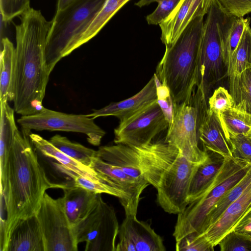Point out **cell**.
Wrapping results in <instances>:
<instances>
[{
	"instance_id": "cell-1",
	"label": "cell",
	"mask_w": 251,
	"mask_h": 251,
	"mask_svg": "<svg viewBox=\"0 0 251 251\" xmlns=\"http://www.w3.org/2000/svg\"><path fill=\"white\" fill-rule=\"evenodd\" d=\"M0 184L6 218L0 219V251H6L13 229L21 220L36 214L46 191L62 189L66 184L49 179L29 136L18 130L0 172Z\"/></svg>"
},
{
	"instance_id": "cell-2",
	"label": "cell",
	"mask_w": 251,
	"mask_h": 251,
	"mask_svg": "<svg viewBox=\"0 0 251 251\" xmlns=\"http://www.w3.org/2000/svg\"><path fill=\"white\" fill-rule=\"evenodd\" d=\"M15 27L14 109L22 116L36 114L43 108L50 74L46 58L47 36L51 21L30 7L20 16Z\"/></svg>"
},
{
	"instance_id": "cell-3",
	"label": "cell",
	"mask_w": 251,
	"mask_h": 251,
	"mask_svg": "<svg viewBox=\"0 0 251 251\" xmlns=\"http://www.w3.org/2000/svg\"><path fill=\"white\" fill-rule=\"evenodd\" d=\"M136 151L145 179L157 190V201L164 211L178 214L188 205L192 178L201 164L193 163L165 141L131 147Z\"/></svg>"
},
{
	"instance_id": "cell-4",
	"label": "cell",
	"mask_w": 251,
	"mask_h": 251,
	"mask_svg": "<svg viewBox=\"0 0 251 251\" xmlns=\"http://www.w3.org/2000/svg\"><path fill=\"white\" fill-rule=\"evenodd\" d=\"M204 16L195 19L177 40L166 47L155 74L159 83L167 87L173 103L190 102L197 87L199 48Z\"/></svg>"
},
{
	"instance_id": "cell-5",
	"label": "cell",
	"mask_w": 251,
	"mask_h": 251,
	"mask_svg": "<svg viewBox=\"0 0 251 251\" xmlns=\"http://www.w3.org/2000/svg\"><path fill=\"white\" fill-rule=\"evenodd\" d=\"M204 21L199 48V67L196 94L204 101L212 87L227 76L223 47L236 17L228 14L218 0H214Z\"/></svg>"
},
{
	"instance_id": "cell-6",
	"label": "cell",
	"mask_w": 251,
	"mask_h": 251,
	"mask_svg": "<svg viewBox=\"0 0 251 251\" xmlns=\"http://www.w3.org/2000/svg\"><path fill=\"white\" fill-rule=\"evenodd\" d=\"M105 0H76L56 12L47 36L46 58L50 75L56 64L79 48L83 33Z\"/></svg>"
},
{
	"instance_id": "cell-7",
	"label": "cell",
	"mask_w": 251,
	"mask_h": 251,
	"mask_svg": "<svg viewBox=\"0 0 251 251\" xmlns=\"http://www.w3.org/2000/svg\"><path fill=\"white\" fill-rule=\"evenodd\" d=\"M251 166V163L234 157L226 159L205 192L177 214L173 233L176 241L192 232L200 234L215 204L245 176Z\"/></svg>"
},
{
	"instance_id": "cell-8",
	"label": "cell",
	"mask_w": 251,
	"mask_h": 251,
	"mask_svg": "<svg viewBox=\"0 0 251 251\" xmlns=\"http://www.w3.org/2000/svg\"><path fill=\"white\" fill-rule=\"evenodd\" d=\"M200 101L194 96L190 102L173 103L171 118L165 141L176 147L190 161L201 164L207 158L208 151L198 146Z\"/></svg>"
},
{
	"instance_id": "cell-9",
	"label": "cell",
	"mask_w": 251,
	"mask_h": 251,
	"mask_svg": "<svg viewBox=\"0 0 251 251\" xmlns=\"http://www.w3.org/2000/svg\"><path fill=\"white\" fill-rule=\"evenodd\" d=\"M72 228L77 243H85V251H116L120 225L114 208L101 194L89 213Z\"/></svg>"
},
{
	"instance_id": "cell-10",
	"label": "cell",
	"mask_w": 251,
	"mask_h": 251,
	"mask_svg": "<svg viewBox=\"0 0 251 251\" xmlns=\"http://www.w3.org/2000/svg\"><path fill=\"white\" fill-rule=\"evenodd\" d=\"M17 122L28 136L32 130L78 132L85 134L88 142L95 146L100 145L106 134L88 114H67L44 107L36 114L22 116Z\"/></svg>"
},
{
	"instance_id": "cell-11",
	"label": "cell",
	"mask_w": 251,
	"mask_h": 251,
	"mask_svg": "<svg viewBox=\"0 0 251 251\" xmlns=\"http://www.w3.org/2000/svg\"><path fill=\"white\" fill-rule=\"evenodd\" d=\"M36 215L44 238L45 251L78 250L62 197L55 199L46 192Z\"/></svg>"
},
{
	"instance_id": "cell-12",
	"label": "cell",
	"mask_w": 251,
	"mask_h": 251,
	"mask_svg": "<svg viewBox=\"0 0 251 251\" xmlns=\"http://www.w3.org/2000/svg\"><path fill=\"white\" fill-rule=\"evenodd\" d=\"M170 119L158 100L114 129L115 144L130 147L148 144L169 126Z\"/></svg>"
},
{
	"instance_id": "cell-13",
	"label": "cell",
	"mask_w": 251,
	"mask_h": 251,
	"mask_svg": "<svg viewBox=\"0 0 251 251\" xmlns=\"http://www.w3.org/2000/svg\"><path fill=\"white\" fill-rule=\"evenodd\" d=\"M116 251H165L162 237L147 221L126 216L120 226Z\"/></svg>"
},
{
	"instance_id": "cell-14",
	"label": "cell",
	"mask_w": 251,
	"mask_h": 251,
	"mask_svg": "<svg viewBox=\"0 0 251 251\" xmlns=\"http://www.w3.org/2000/svg\"><path fill=\"white\" fill-rule=\"evenodd\" d=\"M90 167L108 185L121 192L126 200L124 209L126 216L136 217L141 195L148 186L126 174L118 167L111 164L97 155L92 160Z\"/></svg>"
},
{
	"instance_id": "cell-15",
	"label": "cell",
	"mask_w": 251,
	"mask_h": 251,
	"mask_svg": "<svg viewBox=\"0 0 251 251\" xmlns=\"http://www.w3.org/2000/svg\"><path fill=\"white\" fill-rule=\"evenodd\" d=\"M214 0H180L160 25V39L166 47L173 45L195 19L204 16Z\"/></svg>"
},
{
	"instance_id": "cell-16",
	"label": "cell",
	"mask_w": 251,
	"mask_h": 251,
	"mask_svg": "<svg viewBox=\"0 0 251 251\" xmlns=\"http://www.w3.org/2000/svg\"><path fill=\"white\" fill-rule=\"evenodd\" d=\"M157 100V79L154 74L137 94L123 100L112 102L88 115L94 119L100 117L114 116L120 123L127 120Z\"/></svg>"
},
{
	"instance_id": "cell-17",
	"label": "cell",
	"mask_w": 251,
	"mask_h": 251,
	"mask_svg": "<svg viewBox=\"0 0 251 251\" xmlns=\"http://www.w3.org/2000/svg\"><path fill=\"white\" fill-rule=\"evenodd\" d=\"M250 212L251 184L227 207L214 224L199 234L215 247L225 236L233 231L241 220Z\"/></svg>"
},
{
	"instance_id": "cell-18",
	"label": "cell",
	"mask_w": 251,
	"mask_h": 251,
	"mask_svg": "<svg viewBox=\"0 0 251 251\" xmlns=\"http://www.w3.org/2000/svg\"><path fill=\"white\" fill-rule=\"evenodd\" d=\"M200 109L198 135L204 150L217 153L225 159L233 157L219 117L207 108L206 104H201Z\"/></svg>"
},
{
	"instance_id": "cell-19",
	"label": "cell",
	"mask_w": 251,
	"mask_h": 251,
	"mask_svg": "<svg viewBox=\"0 0 251 251\" xmlns=\"http://www.w3.org/2000/svg\"><path fill=\"white\" fill-rule=\"evenodd\" d=\"M6 251H45L44 238L36 214L21 220L13 229Z\"/></svg>"
},
{
	"instance_id": "cell-20",
	"label": "cell",
	"mask_w": 251,
	"mask_h": 251,
	"mask_svg": "<svg viewBox=\"0 0 251 251\" xmlns=\"http://www.w3.org/2000/svg\"><path fill=\"white\" fill-rule=\"evenodd\" d=\"M98 156L103 160L122 169L130 177L142 184H150L143 176L138 154L131 147L117 144L101 146L99 148Z\"/></svg>"
},
{
	"instance_id": "cell-21",
	"label": "cell",
	"mask_w": 251,
	"mask_h": 251,
	"mask_svg": "<svg viewBox=\"0 0 251 251\" xmlns=\"http://www.w3.org/2000/svg\"><path fill=\"white\" fill-rule=\"evenodd\" d=\"M66 184L62 197L68 220L73 227L91 211L96 204L98 194L81 187Z\"/></svg>"
},
{
	"instance_id": "cell-22",
	"label": "cell",
	"mask_w": 251,
	"mask_h": 251,
	"mask_svg": "<svg viewBox=\"0 0 251 251\" xmlns=\"http://www.w3.org/2000/svg\"><path fill=\"white\" fill-rule=\"evenodd\" d=\"M28 136L35 149L44 156L57 160L62 167L87 179L105 183L93 168L68 156L55 147L49 140L36 133H31Z\"/></svg>"
},
{
	"instance_id": "cell-23",
	"label": "cell",
	"mask_w": 251,
	"mask_h": 251,
	"mask_svg": "<svg viewBox=\"0 0 251 251\" xmlns=\"http://www.w3.org/2000/svg\"><path fill=\"white\" fill-rule=\"evenodd\" d=\"M208 152L207 159L198 166L191 180L187 196L188 204L205 192L226 159L217 153L209 151Z\"/></svg>"
},
{
	"instance_id": "cell-24",
	"label": "cell",
	"mask_w": 251,
	"mask_h": 251,
	"mask_svg": "<svg viewBox=\"0 0 251 251\" xmlns=\"http://www.w3.org/2000/svg\"><path fill=\"white\" fill-rule=\"evenodd\" d=\"M0 101L13 100L15 47L6 37L1 39Z\"/></svg>"
},
{
	"instance_id": "cell-25",
	"label": "cell",
	"mask_w": 251,
	"mask_h": 251,
	"mask_svg": "<svg viewBox=\"0 0 251 251\" xmlns=\"http://www.w3.org/2000/svg\"><path fill=\"white\" fill-rule=\"evenodd\" d=\"M14 112V109L9 106L7 101H0V172L4 169L15 134L18 130L16 125Z\"/></svg>"
},
{
	"instance_id": "cell-26",
	"label": "cell",
	"mask_w": 251,
	"mask_h": 251,
	"mask_svg": "<svg viewBox=\"0 0 251 251\" xmlns=\"http://www.w3.org/2000/svg\"><path fill=\"white\" fill-rule=\"evenodd\" d=\"M228 77L233 106L251 114V67Z\"/></svg>"
},
{
	"instance_id": "cell-27",
	"label": "cell",
	"mask_w": 251,
	"mask_h": 251,
	"mask_svg": "<svg viewBox=\"0 0 251 251\" xmlns=\"http://www.w3.org/2000/svg\"><path fill=\"white\" fill-rule=\"evenodd\" d=\"M251 184V166L245 176L235 185L228 190L215 204L208 215L204 224L203 232L214 224L224 212L227 207L237 199Z\"/></svg>"
},
{
	"instance_id": "cell-28",
	"label": "cell",
	"mask_w": 251,
	"mask_h": 251,
	"mask_svg": "<svg viewBox=\"0 0 251 251\" xmlns=\"http://www.w3.org/2000/svg\"><path fill=\"white\" fill-rule=\"evenodd\" d=\"M130 0H105L102 7L83 33L79 46L94 37L111 18Z\"/></svg>"
},
{
	"instance_id": "cell-29",
	"label": "cell",
	"mask_w": 251,
	"mask_h": 251,
	"mask_svg": "<svg viewBox=\"0 0 251 251\" xmlns=\"http://www.w3.org/2000/svg\"><path fill=\"white\" fill-rule=\"evenodd\" d=\"M219 119L225 134L251 135V114L235 107L222 112Z\"/></svg>"
},
{
	"instance_id": "cell-30",
	"label": "cell",
	"mask_w": 251,
	"mask_h": 251,
	"mask_svg": "<svg viewBox=\"0 0 251 251\" xmlns=\"http://www.w3.org/2000/svg\"><path fill=\"white\" fill-rule=\"evenodd\" d=\"M49 141L68 156L89 167H90L93 159L97 155V151L72 142L59 134L51 137Z\"/></svg>"
},
{
	"instance_id": "cell-31",
	"label": "cell",
	"mask_w": 251,
	"mask_h": 251,
	"mask_svg": "<svg viewBox=\"0 0 251 251\" xmlns=\"http://www.w3.org/2000/svg\"><path fill=\"white\" fill-rule=\"evenodd\" d=\"M251 67V27L245 28L241 39L235 50L227 71V76L239 74Z\"/></svg>"
},
{
	"instance_id": "cell-32",
	"label": "cell",
	"mask_w": 251,
	"mask_h": 251,
	"mask_svg": "<svg viewBox=\"0 0 251 251\" xmlns=\"http://www.w3.org/2000/svg\"><path fill=\"white\" fill-rule=\"evenodd\" d=\"M59 167L63 172L70 176L73 179V183L81 187L96 194L105 193L118 198L119 201L125 209L126 206V200L124 195L112 186L102 182H95L82 177L76 173L62 167Z\"/></svg>"
},
{
	"instance_id": "cell-33",
	"label": "cell",
	"mask_w": 251,
	"mask_h": 251,
	"mask_svg": "<svg viewBox=\"0 0 251 251\" xmlns=\"http://www.w3.org/2000/svg\"><path fill=\"white\" fill-rule=\"evenodd\" d=\"M250 17L236 18L230 26L223 47V58L227 71L232 55L238 46L245 28L250 24Z\"/></svg>"
},
{
	"instance_id": "cell-34",
	"label": "cell",
	"mask_w": 251,
	"mask_h": 251,
	"mask_svg": "<svg viewBox=\"0 0 251 251\" xmlns=\"http://www.w3.org/2000/svg\"><path fill=\"white\" fill-rule=\"evenodd\" d=\"M226 138L233 157L251 163V135L228 133Z\"/></svg>"
},
{
	"instance_id": "cell-35",
	"label": "cell",
	"mask_w": 251,
	"mask_h": 251,
	"mask_svg": "<svg viewBox=\"0 0 251 251\" xmlns=\"http://www.w3.org/2000/svg\"><path fill=\"white\" fill-rule=\"evenodd\" d=\"M218 245L221 251H251V238L233 230L225 236Z\"/></svg>"
},
{
	"instance_id": "cell-36",
	"label": "cell",
	"mask_w": 251,
	"mask_h": 251,
	"mask_svg": "<svg viewBox=\"0 0 251 251\" xmlns=\"http://www.w3.org/2000/svg\"><path fill=\"white\" fill-rule=\"evenodd\" d=\"M176 250L177 251H213V247L198 233L192 232L176 241Z\"/></svg>"
},
{
	"instance_id": "cell-37",
	"label": "cell",
	"mask_w": 251,
	"mask_h": 251,
	"mask_svg": "<svg viewBox=\"0 0 251 251\" xmlns=\"http://www.w3.org/2000/svg\"><path fill=\"white\" fill-rule=\"evenodd\" d=\"M208 102L209 110L218 117L222 112L233 106L230 94L226 88L221 86L214 90Z\"/></svg>"
},
{
	"instance_id": "cell-38",
	"label": "cell",
	"mask_w": 251,
	"mask_h": 251,
	"mask_svg": "<svg viewBox=\"0 0 251 251\" xmlns=\"http://www.w3.org/2000/svg\"><path fill=\"white\" fill-rule=\"evenodd\" d=\"M30 0H0V17L9 22L29 9Z\"/></svg>"
},
{
	"instance_id": "cell-39",
	"label": "cell",
	"mask_w": 251,
	"mask_h": 251,
	"mask_svg": "<svg viewBox=\"0 0 251 251\" xmlns=\"http://www.w3.org/2000/svg\"><path fill=\"white\" fill-rule=\"evenodd\" d=\"M180 0H160L155 9L147 16L149 25H160L172 13Z\"/></svg>"
},
{
	"instance_id": "cell-40",
	"label": "cell",
	"mask_w": 251,
	"mask_h": 251,
	"mask_svg": "<svg viewBox=\"0 0 251 251\" xmlns=\"http://www.w3.org/2000/svg\"><path fill=\"white\" fill-rule=\"evenodd\" d=\"M229 15L240 18L251 13V0H218Z\"/></svg>"
},
{
	"instance_id": "cell-41",
	"label": "cell",
	"mask_w": 251,
	"mask_h": 251,
	"mask_svg": "<svg viewBox=\"0 0 251 251\" xmlns=\"http://www.w3.org/2000/svg\"><path fill=\"white\" fill-rule=\"evenodd\" d=\"M234 230L251 237V212L241 220Z\"/></svg>"
},
{
	"instance_id": "cell-42",
	"label": "cell",
	"mask_w": 251,
	"mask_h": 251,
	"mask_svg": "<svg viewBox=\"0 0 251 251\" xmlns=\"http://www.w3.org/2000/svg\"><path fill=\"white\" fill-rule=\"evenodd\" d=\"M76 0H57L56 11H61L73 3Z\"/></svg>"
},
{
	"instance_id": "cell-43",
	"label": "cell",
	"mask_w": 251,
	"mask_h": 251,
	"mask_svg": "<svg viewBox=\"0 0 251 251\" xmlns=\"http://www.w3.org/2000/svg\"><path fill=\"white\" fill-rule=\"evenodd\" d=\"M160 0H139L136 2L135 4L136 6L142 7L143 6L149 5L151 3L154 2H158Z\"/></svg>"
},
{
	"instance_id": "cell-44",
	"label": "cell",
	"mask_w": 251,
	"mask_h": 251,
	"mask_svg": "<svg viewBox=\"0 0 251 251\" xmlns=\"http://www.w3.org/2000/svg\"></svg>"
}]
</instances>
